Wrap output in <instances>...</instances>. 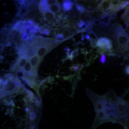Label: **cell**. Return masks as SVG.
I'll list each match as a JSON object with an SVG mask.
<instances>
[{"mask_svg": "<svg viewBox=\"0 0 129 129\" xmlns=\"http://www.w3.org/2000/svg\"><path fill=\"white\" fill-rule=\"evenodd\" d=\"M100 62L102 64H104L106 63V56L104 54L102 55L100 57V59H99Z\"/></svg>", "mask_w": 129, "mask_h": 129, "instance_id": "obj_20", "label": "cell"}, {"mask_svg": "<svg viewBox=\"0 0 129 129\" xmlns=\"http://www.w3.org/2000/svg\"><path fill=\"white\" fill-rule=\"evenodd\" d=\"M19 85L20 84L17 83L14 80L7 81L5 84L3 89L1 90V98H3L7 96L16 92Z\"/></svg>", "mask_w": 129, "mask_h": 129, "instance_id": "obj_1", "label": "cell"}, {"mask_svg": "<svg viewBox=\"0 0 129 129\" xmlns=\"http://www.w3.org/2000/svg\"><path fill=\"white\" fill-rule=\"evenodd\" d=\"M18 56L20 57V59H19V63L18 69L22 70L28 59L27 53L22 55Z\"/></svg>", "mask_w": 129, "mask_h": 129, "instance_id": "obj_7", "label": "cell"}, {"mask_svg": "<svg viewBox=\"0 0 129 129\" xmlns=\"http://www.w3.org/2000/svg\"><path fill=\"white\" fill-rule=\"evenodd\" d=\"M90 14L92 20L104 19L110 15L104 14L99 9H97L96 8L92 10H90Z\"/></svg>", "mask_w": 129, "mask_h": 129, "instance_id": "obj_5", "label": "cell"}, {"mask_svg": "<svg viewBox=\"0 0 129 129\" xmlns=\"http://www.w3.org/2000/svg\"><path fill=\"white\" fill-rule=\"evenodd\" d=\"M75 6H76V10L79 12L80 14L84 12L87 10V9H86L83 5H81L80 3H76Z\"/></svg>", "mask_w": 129, "mask_h": 129, "instance_id": "obj_14", "label": "cell"}, {"mask_svg": "<svg viewBox=\"0 0 129 129\" xmlns=\"http://www.w3.org/2000/svg\"><path fill=\"white\" fill-rule=\"evenodd\" d=\"M116 39L119 46L126 50L125 47L129 41V35L126 33L125 30L118 34Z\"/></svg>", "mask_w": 129, "mask_h": 129, "instance_id": "obj_4", "label": "cell"}, {"mask_svg": "<svg viewBox=\"0 0 129 129\" xmlns=\"http://www.w3.org/2000/svg\"><path fill=\"white\" fill-rule=\"evenodd\" d=\"M64 51L67 52V53H69V51H70V48H69V47H67V48L64 49Z\"/></svg>", "mask_w": 129, "mask_h": 129, "instance_id": "obj_27", "label": "cell"}, {"mask_svg": "<svg viewBox=\"0 0 129 129\" xmlns=\"http://www.w3.org/2000/svg\"><path fill=\"white\" fill-rule=\"evenodd\" d=\"M33 129V128H32V129Z\"/></svg>", "mask_w": 129, "mask_h": 129, "instance_id": "obj_29", "label": "cell"}, {"mask_svg": "<svg viewBox=\"0 0 129 129\" xmlns=\"http://www.w3.org/2000/svg\"><path fill=\"white\" fill-rule=\"evenodd\" d=\"M125 48H126V50H129V41L125 47Z\"/></svg>", "mask_w": 129, "mask_h": 129, "instance_id": "obj_28", "label": "cell"}, {"mask_svg": "<svg viewBox=\"0 0 129 129\" xmlns=\"http://www.w3.org/2000/svg\"><path fill=\"white\" fill-rule=\"evenodd\" d=\"M96 47L98 48L112 50L113 47V42L107 37H101L97 41Z\"/></svg>", "mask_w": 129, "mask_h": 129, "instance_id": "obj_3", "label": "cell"}, {"mask_svg": "<svg viewBox=\"0 0 129 129\" xmlns=\"http://www.w3.org/2000/svg\"><path fill=\"white\" fill-rule=\"evenodd\" d=\"M35 104L37 106H40L42 104V99L40 96L38 97L37 100H36L34 102Z\"/></svg>", "mask_w": 129, "mask_h": 129, "instance_id": "obj_21", "label": "cell"}, {"mask_svg": "<svg viewBox=\"0 0 129 129\" xmlns=\"http://www.w3.org/2000/svg\"><path fill=\"white\" fill-rule=\"evenodd\" d=\"M40 33L42 35H48L50 33V30L48 28L43 29L41 28Z\"/></svg>", "mask_w": 129, "mask_h": 129, "instance_id": "obj_17", "label": "cell"}, {"mask_svg": "<svg viewBox=\"0 0 129 129\" xmlns=\"http://www.w3.org/2000/svg\"><path fill=\"white\" fill-rule=\"evenodd\" d=\"M62 9V7L60 3L58 2L57 4L52 5L49 7V10L53 13H58Z\"/></svg>", "mask_w": 129, "mask_h": 129, "instance_id": "obj_11", "label": "cell"}, {"mask_svg": "<svg viewBox=\"0 0 129 129\" xmlns=\"http://www.w3.org/2000/svg\"><path fill=\"white\" fill-rule=\"evenodd\" d=\"M44 18L45 21L48 22H51L55 18V14L50 11H47L43 13Z\"/></svg>", "mask_w": 129, "mask_h": 129, "instance_id": "obj_10", "label": "cell"}, {"mask_svg": "<svg viewBox=\"0 0 129 129\" xmlns=\"http://www.w3.org/2000/svg\"><path fill=\"white\" fill-rule=\"evenodd\" d=\"M81 68L79 64H74L70 68V70L71 71L74 72H79L80 70V68Z\"/></svg>", "mask_w": 129, "mask_h": 129, "instance_id": "obj_16", "label": "cell"}, {"mask_svg": "<svg viewBox=\"0 0 129 129\" xmlns=\"http://www.w3.org/2000/svg\"><path fill=\"white\" fill-rule=\"evenodd\" d=\"M15 74L17 77L20 78V79H22L23 80H24L25 76V74L22 70L19 69L17 70Z\"/></svg>", "mask_w": 129, "mask_h": 129, "instance_id": "obj_15", "label": "cell"}, {"mask_svg": "<svg viewBox=\"0 0 129 129\" xmlns=\"http://www.w3.org/2000/svg\"><path fill=\"white\" fill-rule=\"evenodd\" d=\"M36 117V114L35 112H34L30 113V114H29V118H30V120H35Z\"/></svg>", "mask_w": 129, "mask_h": 129, "instance_id": "obj_22", "label": "cell"}, {"mask_svg": "<svg viewBox=\"0 0 129 129\" xmlns=\"http://www.w3.org/2000/svg\"><path fill=\"white\" fill-rule=\"evenodd\" d=\"M56 40L62 42L64 41L65 39L63 35L62 34H58L56 36Z\"/></svg>", "mask_w": 129, "mask_h": 129, "instance_id": "obj_18", "label": "cell"}, {"mask_svg": "<svg viewBox=\"0 0 129 129\" xmlns=\"http://www.w3.org/2000/svg\"><path fill=\"white\" fill-rule=\"evenodd\" d=\"M27 23V21L25 20H20L16 22L13 26L12 30L13 31H19V30L25 25Z\"/></svg>", "mask_w": 129, "mask_h": 129, "instance_id": "obj_8", "label": "cell"}, {"mask_svg": "<svg viewBox=\"0 0 129 129\" xmlns=\"http://www.w3.org/2000/svg\"><path fill=\"white\" fill-rule=\"evenodd\" d=\"M29 35L28 34V33H25V34H23L22 36V39L23 40H24L25 41L27 40L28 39Z\"/></svg>", "mask_w": 129, "mask_h": 129, "instance_id": "obj_23", "label": "cell"}, {"mask_svg": "<svg viewBox=\"0 0 129 129\" xmlns=\"http://www.w3.org/2000/svg\"><path fill=\"white\" fill-rule=\"evenodd\" d=\"M96 8L107 15L114 14V8L113 6L111 1H101Z\"/></svg>", "mask_w": 129, "mask_h": 129, "instance_id": "obj_2", "label": "cell"}, {"mask_svg": "<svg viewBox=\"0 0 129 129\" xmlns=\"http://www.w3.org/2000/svg\"><path fill=\"white\" fill-rule=\"evenodd\" d=\"M125 71L126 74L129 75V65H127L125 67Z\"/></svg>", "mask_w": 129, "mask_h": 129, "instance_id": "obj_25", "label": "cell"}, {"mask_svg": "<svg viewBox=\"0 0 129 129\" xmlns=\"http://www.w3.org/2000/svg\"><path fill=\"white\" fill-rule=\"evenodd\" d=\"M30 124L31 127H32V128H33V127H34V120H30Z\"/></svg>", "mask_w": 129, "mask_h": 129, "instance_id": "obj_26", "label": "cell"}, {"mask_svg": "<svg viewBox=\"0 0 129 129\" xmlns=\"http://www.w3.org/2000/svg\"><path fill=\"white\" fill-rule=\"evenodd\" d=\"M28 108L29 111L30 113L34 112V109L33 106H31V105H29L28 106Z\"/></svg>", "mask_w": 129, "mask_h": 129, "instance_id": "obj_24", "label": "cell"}, {"mask_svg": "<svg viewBox=\"0 0 129 129\" xmlns=\"http://www.w3.org/2000/svg\"><path fill=\"white\" fill-rule=\"evenodd\" d=\"M26 93H27V98L29 102L32 103L34 102V101L37 100V99L35 98L36 96L32 91H30L29 90H27Z\"/></svg>", "mask_w": 129, "mask_h": 129, "instance_id": "obj_13", "label": "cell"}, {"mask_svg": "<svg viewBox=\"0 0 129 129\" xmlns=\"http://www.w3.org/2000/svg\"><path fill=\"white\" fill-rule=\"evenodd\" d=\"M74 3L70 1H64L62 3L63 9L64 11H69L73 9Z\"/></svg>", "mask_w": 129, "mask_h": 129, "instance_id": "obj_9", "label": "cell"}, {"mask_svg": "<svg viewBox=\"0 0 129 129\" xmlns=\"http://www.w3.org/2000/svg\"><path fill=\"white\" fill-rule=\"evenodd\" d=\"M37 54L29 58L32 67V70L37 71L39 65L42 60Z\"/></svg>", "mask_w": 129, "mask_h": 129, "instance_id": "obj_6", "label": "cell"}, {"mask_svg": "<svg viewBox=\"0 0 129 129\" xmlns=\"http://www.w3.org/2000/svg\"><path fill=\"white\" fill-rule=\"evenodd\" d=\"M32 70V67L31 63H30V60L29 58H28L27 63L25 64V66H24V68L22 70L24 72V73L26 74L31 71Z\"/></svg>", "mask_w": 129, "mask_h": 129, "instance_id": "obj_12", "label": "cell"}, {"mask_svg": "<svg viewBox=\"0 0 129 129\" xmlns=\"http://www.w3.org/2000/svg\"><path fill=\"white\" fill-rule=\"evenodd\" d=\"M58 2H58V1H55V0H48V1H47V5L49 7L51 6H52V5L57 4Z\"/></svg>", "mask_w": 129, "mask_h": 129, "instance_id": "obj_19", "label": "cell"}]
</instances>
